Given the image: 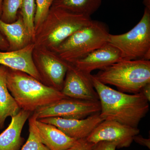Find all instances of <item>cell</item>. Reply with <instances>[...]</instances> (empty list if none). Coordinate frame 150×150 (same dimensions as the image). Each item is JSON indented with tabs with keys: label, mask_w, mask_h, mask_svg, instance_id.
I'll return each mask as SVG.
<instances>
[{
	"label": "cell",
	"mask_w": 150,
	"mask_h": 150,
	"mask_svg": "<svg viewBox=\"0 0 150 150\" xmlns=\"http://www.w3.org/2000/svg\"><path fill=\"white\" fill-rule=\"evenodd\" d=\"M100 102V115L103 120H112L138 128L149 110V101L141 92L129 94L113 89L91 76Z\"/></svg>",
	"instance_id": "1"
},
{
	"label": "cell",
	"mask_w": 150,
	"mask_h": 150,
	"mask_svg": "<svg viewBox=\"0 0 150 150\" xmlns=\"http://www.w3.org/2000/svg\"><path fill=\"white\" fill-rule=\"evenodd\" d=\"M6 68L8 88L21 109L34 112L40 107L68 98L27 73Z\"/></svg>",
	"instance_id": "2"
},
{
	"label": "cell",
	"mask_w": 150,
	"mask_h": 150,
	"mask_svg": "<svg viewBox=\"0 0 150 150\" xmlns=\"http://www.w3.org/2000/svg\"><path fill=\"white\" fill-rule=\"evenodd\" d=\"M91 17L51 6L48 15L35 31V46L54 51L70 35L89 24Z\"/></svg>",
	"instance_id": "3"
},
{
	"label": "cell",
	"mask_w": 150,
	"mask_h": 150,
	"mask_svg": "<svg viewBox=\"0 0 150 150\" xmlns=\"http://www.w3.org/2000/svg\"><path fill=\"white\" fill-rule=\"evenodd\" d=\"M93 76L102 83L115 86L122 92L139 93L150 83V61L122 60Z\"/></svg>",
	"instance_id": "4"
},
{
	"label": "cell",
	"mask_w": 150,
	"mask_h": 150,
	"mask_svg": "<svg viewBox=\"0 0 150 150\" xmlns=\"http://www.w3.org/2000/svg\"><path fill=\"white\" fill-rule=\"evenodd\" d=\"M110 33L105 23L92 20L62 42L54 52L65 61L73 63L108 42Z\"/></svg>",
	"instance_id": "5"
},
{
	"label": "cell",
	"mask_w": 150,
	"mask_h": 150,
	"mask_svg": "<svg viewBox=\"0 0 150 150\" xmlns=\"http://www.w3.org/2000/svg\"><path fill=\"white\" fill-rule=\"evenodd\" d=\"M108 42L120 51L122 60H150V9L145 8L141 20L128 32L110 34Z\"/></svg>",
	"instance_id": "6"
},
{
	"label": "cell",
	"mask_w": 150,
	"mask_h": 150,
	"mask_svg": "<svg viewBox=\"0 0 150 150\" xmlns=\"http://www.w3.org/2000/svg\"><path fill=\"white\" fill-rule=\"evenodd\" d=\"M100 102L74 98H63L38 108L33 112L37 120L50 117L83 119L100 112Z\"/></svg>",
	"instance_id": "7"
},
{
	"label": "cell",
	"mask_w": 150,
	"mask_h": 150,
	"mask_svg": "<svg viewBox=\"0 0 150 150\" xmlns=\"http://www.w3.org/2000/svg\"><path fill=\"white\" fill-rule=\"evenodd\" d=\"M33 59L42 83L62 91L69 63L56 52L38 46H35Z\"/></svg>",
	"instance_id": "8"
},
{
	"label": "cell",
	"mask_w": 150,
	"mask_h": 150,
	"mask_svg": "<svg viewBox=\"0 0 150 150\" xmlns=\"http://www.w3.org/2000/svg\"><path fill=\"white\" fill-rule=\"evenodd\" d=\"M140 133L139 129L127 126L117 121L104 120L86 138L88 142L96 144L101 141L114 142L117 148L130 146L134 136Z\"/></svg>",
	"instance_id": "9"
},
{
	"label": "cell",
	"mask_w": 150,
	"mask_h": 150,
	"mask_svg": "<svg viewBox=\"0 0 150 150\" xmlns=\"http://www.w3.org/2000/svg\"><path fill=\"white\" fill-rule=\"evenodd\" d=\"M91 76V74L83 72L69 63L61 91L70 98L99 100L98 94L93 85Z\"/></svg>",
	"instance_id": "10"
},
{
	"label": "cell",
	"mask_w": 150,
	"mask_h": 150,
	"mask_svg": "<svg viewBox=\"0 0 150 150\" xmlns=\"http://www.w3.org/2000/svg\"><path fill=\"white\" fill-rule=\"evenodd\" d=\"M38 120L54 125L68 137L76 140L86 138L100 123L104 121L100 115V112L81 119L50 117Z\"/></svg>",
	"instance_id": "11"
},
{
	"label": "cell",
	"mask_w": 150,
	"mask_h": 150,
	"mask_svg": "<svg viewBox=\"0 0 150 150\" xmlns=\"http://www.w3.org/2000/svg\"><path fill=\"white\" fill-rule=\"evenodd\" d=\"M122 61L121 52L109 43L73 63L78 69L88 74L96 69H103Z\"/></svg>",
	"instance_id": "12"
},
{
	"label": "cell",
	"mask_w": 150,
	"mask_h": 150,
	"mask_svg": "<svg viewBox=\"0 0 150 150\" xmlns=\"http://www.w3.org/2000/svg\"><path fill=\"white\" fill-rule=\"evenodd\" d=\"M35 46L32 43L17 51H0V65L27 73L42 83L41 77L33 59Z\"/></svg>",
	"instance_id": "13"
},
{
	"label": "cell",
	"mask_w": 150,
	"mask_h": 150,
	"mask_svg": "<svg viewBox=\"0 0 150 150\" xmlns=\"http://www.w3.org/2000/svg\"><path fill=\"white\" fill-rule=\"evenodd\" d=\"M0 32L8 43V51L20 50L33 43L32 37L19 12L16 20L11 23H6L0 19Z\"/></svg>",
	"instance_id": "14"
},
{
	"label": "cell",
	"mask_w": 150,
	"mask_h": 150,
	"mask_svg": "<svg viewBox=\"0 0 150 150\" xmlns=\"http://www.w3.org/2000/svg\"><path fill=\"white\" fill-rule=\"evenodd\" d=\"M31 112L21 109L11 117V121L6 130L0 134V150H19L24 139L21 137L23 128Z\"/></svg>",
	"instance_id": "15"
},
{
	"label": "cell",
	"mask_w": 150,
	"mask_h": 150,
	"mask_svg": "<svg viewBox=\"0 0 150 150\" xmlns=\"http://www.w3.org/2000/svg\"><path fill=\"white\" fill-rule=\"evenodd\" d=\"M36 125L41 142L50 150H66L76 141L54 125L37 119Z\"/></svg>",
	"instance_id": "16"
},
{
	"label": "cell",
	"mask_w": 150,
	"mask_h": 150,
	"mask_svg": "<svg viewBox=\"0 0 150 150\" xmlns=\"http://www.w3.org/2000/svg\"><path fill=\"white\" fill-rule=\"evenodd\" d=\"M6 69V67L0 66V129L4 128L8 117L14 116L21 110L8 88Z\"/></svg>",
	"instance_id": "17"
},
{
	"label": "cell",
	"mask_w": 150,
	"mask_h": 150,
	"mask_svg": "<svg viewBox=\"0 0 150 150\" xmlns=\"http://www.w3.org/2000/svg\"><path fill=\"white\" fill-rule=\"evenodd\" d=\"M102 1V0H54L52 6L91 17L99 9Z\"/></svg>",
	"instance_id": "18"
},
{
	"label": "cell",
	"mask_w": 150,
	"mask_h": 150,
	"mask_svg": "<svg viewBox=\"0 0 150 150\" xmlns=\"http://www.w3.org/2000/svg\"><path fill=\"white\" fill-rule=\"evenodd\" d=\"M36 117L33 114L29 118V136L21 150H50L41 142L36 125Z\"/></svg>",
	"instance_id": "19"
},
{
	"label": "cell",
	"mask_w": 150,
	"mask_h": 150,
	"mask_svg": "<svg viewBox=\"0 0 150 150\" xmlns=\"http://www.w3.org/2000/svg\"><path fill=\"white\" fill-rule=\"evenodd\" d=\"M23 1V0H3L0 19L6 23H11L15 21Z\"/></svg>",
	"instance_id": "20"
},
{
	"label": "cell",
	"mask_w": 150,
	"mask_h": 150,
	"mask_svg": "<svg viewBox=\"0 0 150 150\" xmlns=\"http://www.w3.org/2000/svg\"><path fill=\"white\" fill-rule=\"evenodd\" d=\"M35 11V0H23L21 8L18 11L22 16L25 24L33 38L35 33L34 18Z\"/></svg>",
	"instance_id": "21"
},
{
	"label": "cell",
	"mask_w": 150,
	"mask_h": 150,
	"mask_svg": "<svg viewBox=\"0 0 150 150\" xmlns=\"http://www.w3.org/2000/svg\"><path fill=\"white\" fill-rule=\"evenodd\" d=\"M54 0H35V11L34 18L35 31L45 20Z\"/></svg>",
	"instance_id": "22"
},
{
	"label": "cell",
	"mask_w": 150,
	"mask_h": 150,
	"mask_svg": "<svg viewBox=\"0 0 150 150\" xmlns=\"http://www.w3.org/2000/svg\"><path fill=\"white\" fill-rule=\"evenodd\" d=\"M95 144L85 139L77 140L74 144L66 150H93Z\"/></svg>",
	"instance_id": "23"
},
{
	"label": "cell",
	"mask_w": 150,
	"mask_h": 150,
	"mask_svg": "<svg viewBox=\"0 0 150 150\" xmlns=\"http://www.w3.org/2000/svg\"><path fill=\"white\" fill-rule=\"evenodd\" d=\"M117 145L114 142L101 141L95 144L93 150H115Z\"/></svg>",
	"instance_id": "24"
},
{
	"label": "cell",
	"mask_w": 150,
	"mask_h": 150,
	"mask_svg": "<svg viewBox=\"0 0 150 150\" xmlns=\"http://www.w3.org/2000/svg\"><path fill=\"white\" fill-rule=\"evenodd\" d=\"M133 141L136 142L140 145L146 147L148 149H150V139L144 138L141 135H138L134 136Z\"/></svg>",
	"instance_id": "25"
},
{
	"label": "cell",
	"mask_w": 150,
	"mask_h": 150,
	"mask_svg": "<svg viewBox=\"0 0 150 150\" xmlns=\"http://www.w3.org/2000/svg\"><path fill=\"white\" fill-rule=\"evenodd\" d=\"M9 48L8 43L4 36L0 32V50L8 51Z\"/></svg>",
	"instance_id": "26"
},
{
	"label": "cell",
	"mask_w": 150,
	"mask_h": 150,
	"mask_svg": "<svg viewBox=\"0 0 150 150\" xmlns=\"http://www.w3.org/2000/svg\"><path fill=\"white\" fill-rule=\"evenodd\" d=\"M140 92L143 94V95L146 98L148 101L150 100V83L145 86L141 90Z\"/></svg>",
	"instance_id": "27"
},
{
	"label": "cell",
	"mask_w": 150,
	"mask_h": 150,
	"mask_svg": "<svg viewBox=\"0 0 150 150\" xmlns=\"http://www.w3.org/2000/svg\"><path fill=\"white\" fill-rule=\"evenodd\" d=\"M143 4L144 5L145 8L150 9V0H144Z\"/></svg>",
	"instance_id": "28"
},
{
	"label": "cell",
	"mask_w": 150,
	"mask_h": 150,
	"mask_svg": "<svg viewBox=\"0 0 150 150\" xmlns=\"http://www.w3.org/2000/svg\"><path fill=\"white\" fill-rule=\"evenodd\" d=\"M3 0H0V16L2 13V3Z\"/></svg>",
	"instance_id": "29"
}]
</instances>
